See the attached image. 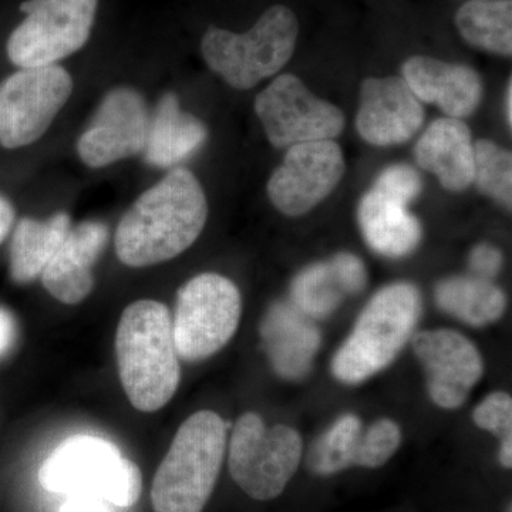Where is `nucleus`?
Here are the masks:
<instances>
[{
	"label": "nucleus",
	"mask_w": 512,
	"mask_h": 512,
	"mask_svg": "<svg viewBox=\"0 0 512 512\" xmlns=\"http://www.w3.org/2000/svg\"><path fill=\"white\" fill-rule=\"evenodd\" d=\"M302 448V437L292 427H266L258 414H242L229 443V473L254 500H274L295 476Z\"/></svg>",
	"instance_id": "nucleus-6"
},
{
	"label": "nucleus",
	"mask_w": 512,
	"mask_h": 512,
	"mask_svg": "<svg viewBox=\"0 0 512 512\" xmlns=\"http://www.w3.org/2000/svg\"><path fill=\"white\" fill-rule=\"evenodd\" d=\"M423 123V104L400 77H372L362 83L356 128L366 143L377 147L406 143Z\"/></svg>",
	"instance_id": "nucleus-15"
},
{
	"label": "nucleus",
	"mask_w": 512,
	"mask_h": 512,
	"mask_svg": "<svg viewBox=\"0 0 512 512\" xmlns=\"http://www.w3.org/2000/svg\"><path fill=\"white\" fill-rule=\"evenodd\" d=\"M72 224L66 212H57L46 221L23 218L10 242V276L16 284H30L42 276Z\"/></svg>",
	"instance_id": "nucleus-22"
},
{
	"label": "nucleus",
	"mask_w": 512,
	"mask_h": 512,
	"mask_svg": "<svg viewBox=\"0 0 512 512\" xmlns=\"http://www.w3.org/2000/svg\"><path fill=\"white\" fill-rule=\"evenodd\" d=\"M407 205L409 202L375 185L360 201L357 210L360 231L377 254L403 258L419 245L421 225Z\"/></svg>",
	"instance_id": "nucleus-20"
},
{
	"label": "nucleus",
	"mask_w": 512,
	"mask_h": 512,
	"mask_svg": "<svg viewBox=\"0 0 512 512\" xmlns=\"http://www.w3.org/2000/svg\"><path fill=\"white\" fill-rule=\"evenodd\" d=\"M16 320L8 309L0 308V359L8 355L15 345Z\"/></svg>",
	"instance_id": "nucleus-33"
},
{
	"label": "nucleus",
	"mask_w": 512,
	"mask_h": 512,
	"mask_svg": "<svg viewBox=\"0 0 512 512\" xmlns=\"http://www.w3.org/2000/svg\"><path fill=\"white\" fill-rule=\"evenodd\" d=\"M256 116L272 146L292 147L311 141L333 140L345 128V114L316 97L293 74L276 77L256 96Z\"/></svg>",
	"instance_id": "nucleus-10"
},
{
	"label": "nucleus",
	"mask_w": 512,
	"mask_h": 512,
	"mask_svg": "<svg viewBox=\"0 0 512 512\" xmlns=\"http://www.w3.org/2000/svg\"><path fill=\"white\" fill-rule=\"evenodd\" d=\"M468 262H470L473 276L485 279V281H491V279L500 274L504 258L500 249L493 247V245L480 244L471 251Z\"/></svg>",
	"instance_id": "nucleus-32"
},
{
	"label": "nucleus",
	"mask_w": 512,
	"mask_h": 512,
	"mask_svg": "<svg viewBox=\"0 0 512 512\" xmlns=\"http://www.w3.org/2000/svg\"><path fill=\"white\" fill-rule=\"evenodd\" d=\"M207 218L200 181L185 168H173L121 218L116 254L131 268L170 261L197 241Z\"/></svg>",
	"instance_id": "nucleus-1"
},
{
	"label": "nucleus",
	"mask_w": 512,
	"mask_h": 512,
	"mask_svg": "<svg viewBox=\"0 0 512 512\" xmlns=\"http://www.w3.org/2000/svg\"><path fill=\"white\" fill-rule=\"evenodd\" d=\"M228 424L210 410L181 424L151 488L154 512H202L220 476Z\"/></svg>",
	"instance_id": "nucleus-3"
},
{
	"label": "nucleus",
	"mask_w": 512,
	"mask_h": 512,
	"mask_svg": "<svg viewBox=\"0 0 512 512\" xmlns=\"http://www.w3.org/2000/svg\"><path fill=\"white\" fill-rule=\"evenodd\" d=\"M402 72L417 99L439 107L450 119L470 116L483 100V80L467 64L413 56L403 64Z\"/></svg>",
	"instance_id": "nucleus-17"
},
{
	"label": "nucleus",
	"mask_w": 512,
	"mask_h": 512,
	"mask_svg": "<svg viewBox=\"0 0 512 512\" xmlns=\"http://www.w3.org/2000/svg\"><path fill=\"white\" fill-rule=\"evenodd\" d=\"M474 183L478 190L508 210L512 202V157L491 140L474 144Z\"/></svg>",
	"instance_id": "nucleus-27"
},
{
	"label": "nucleus",
	"mask_w": 512,
	"mask_h": 512,
	"mask_svg": "<svg viewBox=\"0 0 512 512\" xmlns=\"http://www.w3.org/2000/svg\"><path fill=\"white\" fill-rule=\"evenodd\" d=\"M121 460L119 448L110 441L92 436L72 437L47 458L40 470V483L52 493L106 500Z\"/></svg>",
	"instance_id": "nucleus-14"
},
{
	"label": "nucleus",
	"mask_w": 512,
	"mask_h": 512,
	"mask_svg": "<svg viewBox=\"0 0 512 512\" xmlns=\"http://www.w3.org/2000/svg\"><path fill=\"white\" fill-rule=\"evenodd\" d=\"M512 82H508L507 92H505V117H507L508 126L511 127L512 123V110H511V99H512Z\"/></svg>",
	"instance_id": "nucleus-37"
},
{
	"label": "nucleus",
	"mask_w": 512,
	"mask_h": 512,
	"mask_svg": "<svg viewBox=\"0 0 512 512\" xmlns=\"http://www.w3.org/2000/svg\"><path fill=\"white\" fill-rule=\"evenodd\" d=\"M421 313L419 289L409 282L384 286L367 302L349 338L332 360L339 382L359 384L392 365L413 338Z\"/></svg>",
	"instance_id": "nucleus-4"
},
{
	"label": "nucleus",
	"mask_w": 512,
	"mask_h": 512,
	"mask_svg": "<svg viewBox=\"0 0 512 512\" xmlns=\"http://www.w3.org/2000/svg\"><path fill=\"white\" fill-rule=\"evenodd\" d=\"M500 461L505 468L512 466V436L503 437V444L500 448Z\"/></svg>",
	"instance_id": "nucleus-36"
},
{
	"label": "nucleus",
	"mask_w": 512,
	"mask_h": 512,
	"mask_svg": "<svg viewBox=\"0 0 512 512\" xmlns=\"http://www.w3.org/2000/svg\"><path fill=\"white\" fill-rule=\"evenodd\" d=\"M474 423L480 429L501 436H512V399L504 392L491 393L478 404L473 413Z\"/></svg>",
	"instance_id": "nucleus-29"
},
{
	"label": "nucleus",
	"mask_w": 512,
	"mask_h": 512,
	"mask_svg": "<svg viewBox=\"0 0 512 512\" xmlns=\"http://www.w3.org/2000/svg\"><path fill=\"white\" fill-rule=\"evenodd\" d=\"M150 114L137 90H110L77 141L79 157L87 167L101 168L143 153Z\"/></svg>",
	"instance_id": "nucleus-12"
},
{
	"label": "nucleus",
	"mask_w": 512,
	"mask_h": 512,
	"mask_svg": "<svg viewBox=\"0 0 512 512\" xmlns=\"http://www.w3.org/2000/svg\"><path fill=\"white\" fill-rule=\"evenodd\" d=\"M402 443V430L396 421L380 419L375 421L360 437L355 456V466L366 468L382 467Z\"/></svg>",
	"instance_id": "nucleus-28"
},
{
	"label": "nucleus",
	"mask_w": 512,
	"mask_h": 512,
	"mask_svg": "<svg viewBox=\"0 0 512 512\" xmlns=\"http://www.w3.org/2000/svg\"><path fill=\"white\" fill-rule=\"evenodd\" d=\"M59 512H109V510L100 498L74 495L67 503H64Z\"/></svg>",
	"instance_id": "nucleus-34"
},
{
	"label": "nucleus",
	"mask_w": 512,
	"mask_h": 512,
	"mask_svg": "<svg viewBox=\"0 0 512 512\" xmlns=\"http://www.w3.org/2000/svg\"><path fill=\"white\" fill-rule=\"evenodd\" d=\"M346 292L329 262L303 269L291 285L292 305L311 319H322L338 309Z\"/></svg>",
	"instance_id": "nucleus-26"
},
{
	"label": "nucleus",
	"mask_w": 512,
	"mask_h": 512,
	"mask_svg": "<svg viewBox=\"0 0 512 512\" xmlns=\"http://www.w3.org/2000/svg\"><path fill=\"white\" fill-rule=\"evenodd\" d=\"M241 293L218 274L194 276L181 286L173 319L175 349L185 362H201L234 338L241 320Z\"/></svg>",
	"instance_id": "nucleus-7"
},
{
	"label": "nucleus",
	"mask_w": 512,
	"mask_h": 512,
	"mask_svg": "<svg viewBox=\"0 0 512 512\" xmlns=\"http://www.w3.org/2000/svg\"><path fill=\"white\" fill-rule=\"evenodd\" d=\"M109 237V227L100 221H86L70 228L40 276L46 291L66 305L83 302L93 291V269L109 244Z\"/></svg>",
	"instance_id": "nucleus-16"
},
{
	"label": "nucleus",
	"mask_w": 512,
	"mask_h": 512,
	"mask_svg": "<svg viewBox=\"0 0 512 512\" xmlns=\"http://www.w3.org/2000/svg\"><path fill=\"white\" fill-rule=\"evenodd\" d=\"M207 138V127L181 110L177 94L165 93L150 114L147 143L141 154L153 167L171 168L194 156Z\"/></svg>",
	"instance_id": "nucleus-21"
},
{
	"label": "nucleus",
	"mask_w": 512,
	"mask_h": 512,
	"mask_svg": "<svg viewBox=\"0 0 512 512\" xmlns=\"http://www.w3.org/2000/svg\"><path fill=\"white\" fill-rule=\"evenodd\" d=\"M26 18L10 33L6 52L20 69L56 64L79 52L96 19L97 0H26Z\"/></svg>",
	"instance_id": "nucleus-8"
},
{
	"label": "nucleus",
	"mask_w": 512,
	"mask_h": 512,
	"mask_svg": "<svg viewBox=\"0 0 512 512\" xmlns=\"http://www.w3.org/2000/svg\"><path fill=\"white\" fill-rule=\"evenodd\" d=\"M116 357L127 399L144 413L163 409L180 384L173 318L164 303L137 301L121 315Z\"/></svg>",
	"instance_id": "nucleus-2"
},
{
	"label": "nucleus",
	"mask_w": 512,
	"mask_h": 512,
	"mask_svg": "<svg viewBox=\"0 0 512 512\" xmlns=\"http://www.w3.org/2000/svg\"><path fill=\"white\" fill-rule=\"evenodd\" d=\"M362 433L359 417L352 413L343 414L312 444L308 454L309 468L316 474L330 476L355 466Z\"/></svg>",
	"instance_id": "nucleus-25"
},
{
	"label": "nucleus",
	"mask_w": 512,
	"mask_h": 512,
	"mask_svg": "<svg viewBox=\"0 0 512 512\" xmlns=\"http://www.w3.org/2000/svg\"><path fill=\"white\" fill-rule=\"evenodd\" d=\"M375 187L390 192V194L396 195V197L402 198L410 204L419 197L423 184H421L419 173L413 167L396 164L386 168L377 177Z\"/></svg>",
	"instance_id": "nucleus-30"
},
{
	"label": "nucleus",
	"mask_w": 512,
	"mask_h": 512,
	"mask_svg": "<svg viewBox=\"0 0 512 512\" xmlns=\"http://www.w3.org/2000/svg\"><path fill=\"white\" fill-rule=\"evenodd\" d=\"M330 264L335 269L346 295L362 292L365 289L367 271L362 259L357 258L356 255L349 254V252H339L338 255L330 259Z\"/></svg>",
	"instance_id": "nucleus-31"
},
{
	"label": "nucleus",
	"mask_w": 512,
	"mask_h": 512,
	"mask_svg": "<svg viewBox=\"0 0 512 512\" xmlns=\"http://www.w3.org/2000/svg\"><path fill=\"white\" fill-rule=\"evenodd\" d=\"M299 22L284 5L262 13L247 33L210 28L202 37L205 63L238 90H248L274 76L295 52Z\"/></svg>",
	"instance_id": "nucleus-5"
},
{
	"label": "nucleus",
	"mask_w": 512,
	"mask_h": 512,
	"mask_svg": "<svg viewBox=\"0 0 512 512\" xmlns=\"http://www.w3.org/2000/svg\"><path fill=\"white\" fill-rule=\"evenodd\" d=\"M413 350L426 369L431 400L441 409L463 406L484 373L476 345L456 330L436 329L416 333Z\"/></svg>",
	"instance_id": "nucleus-13"
},
{
	"label": "nucleus",
	"mask_w": 512,
	"mask_h": 512,
	"mask_svg": "<svg viewBox=\"0 0 512 512\" xmlns=\"http://www.w3.org/2000/svg\"><path fill=\"white\" fill-rule=\"evenodd\" d=\"M261 336L276 375L299 380L311 372L322 336L313 320L295 305L274 303L262 320Z\"/></svg>",
	"instance_id": "nucleus-18"
},
{
	"label": "nucleus",
	"mask_w": 512,
	"mask_h": 512,
	"mask_svg": "<svg viewBox=\"0 0 512 512\" xmlns=\"http://www.w3.org/2000/svg\"><path fill=\"white\" fill-rule=\"evenodd\" d=\"M434 298L441 311L477 328L497 322L507 308L505 293L477 276L444 279L437 284Z\"/></svg>",
	"instance_id": "nucleus-23"
},
{
	"label": "nucleus",
	"mask_w": 512,
	"mask_h": 512,
	"mask_svg": "<svg viewBox=\"0 0 512 512\" xmlns=\"http://www.w3.org/2000/svg\"><path fill=\"white\" fill-rule=\"evenodd\" d=\"M456 26L471 46L511 56L512 0H468L457 10Z\"/></svg>",
	"instance_id": "nucleus-24"
},
{
	"label": "nucleus",
	"mask_w": 512,
	"mask_h": 512,
	"mask_svg": "<svg viewBox=\"0 0 512 512\" xmlns=\"http://www.w3.org/2000/svg\"><path fill=\"white\" fill-rule=\"evenodd\" d=\"M346 164L333 140L296 144L269 178V200L288 217L308 214L338 187Z\"/></svg>",
	"instance_id": "nucleus-11"
},
{
	"label": "nucleus",
	"mask_w": 512,
	"mask_h": 512,
	"mask_svg": "<svg viewBox=\"0 0 512 512\" xmlns=\"http://www.w3.org/2000/svg\"><path fill=\"white\" fill-rule=\"evenodd\" d=\"M72 92V76L59 64L10 74L0 83V146L26 147L39 140Z\"/></svg>",
	"instance_id": "nucleus-9"
},
{
	"label": "nucleus",
	"mask_w": 512,
	"mask_h": 512,
	"mask_svg": "<svg viewBox=\"0 0 512 512\" xmlns=\"http://www.w3.org/2000/svg\"><path fill=\"white\" fill-rule=\"evenodd\" d=\"M414 156L448 191H464L474 183V144L461 120L433 121L417 141Z\"/></svg>",
	"instance_id": "nucleus-19"
},
{
	"label": "nucleus",
	"mask_w": 512,
	"mask_h": 512,
	"mask_svg": "<svg viewBox=\"0 0 512 512\" xmlns=\"http://www.w3.org/2000/svg\"><path fill=\"white\" fill-rule=\"evenodd\" d=\"M13 222H15V208L9 200L0 195V244L8 238Z\"/></svg>",
	"instance_id": "nucleus-35"
}]
</instances>
